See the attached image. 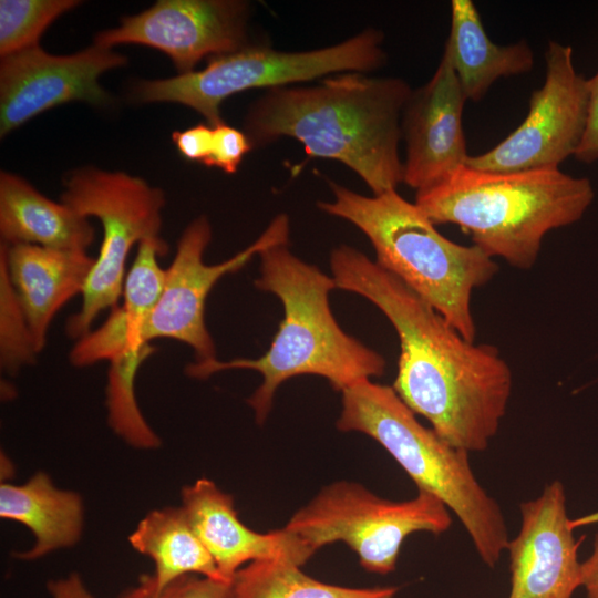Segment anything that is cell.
Segmentation results:
<instances>
[{"instance_id": "13", "label": "cell", "mask_w": 598, "mask_h": 598, "mask_svg": "<svg viewBox=\"0 0 598 598\" xmlns=\"http://www.w3.org/2000/svg\"><path fill=\"white\" fill-rule=\"evenodd\" d=\"M126 56L93 44L70 55H53L39 45L1 58L0 134L4 136L56 105L81 101L107 102L99 83L105 71L122 66Z\"/></svg>"}, {"instance_id": "12", "label": "cell", "mask_w": 598, "mask_h": 598, "mask_svg": "<svg viewBox=\"0 0 598 598\" xmlns=\"http://www.w3.org/2000/svg\"><path fill=\"white\" fill-rule=\"evenodd\" d=\"M249 4L238 0H159L147 10L101 31L94 43L112 48L134 43L167 54L179 74L195 71L204 58L248 47Z\"/></svg>"}, {"instance_id": "28", "label": "cell", "mask_w": 598, "mask_h": 598, "mask_svg": "<svg viewBox=\"0 0 598 598\" xmlns=\"http://www.w3.org/2000/svg\"><path fill=\"white\" fill-rule=\"evenodd\" d=\"M172 140L184 157L205 164L210 155L213 126L197 124L182 132L176 131Z\"/></svg>"}, {"instance_id": "21", "label": "cell", "mask_w": 598, "mask_h": 598, "mask_svg": "<svg viewBox=\"0 0 598 598\" xmlns=\"http://www.w3.org/2000/svg\"><path fill=\"white\" fill-rule=\"evenodd\" d=\"M0 516L30 529L35 543L17 557L34 560L79 542L84 508L78 493L55 487L47 473L38 472L21 485L1 483Z\"/></svg>"}, {"instance_id": "18", "label": "cell", "mask_w": 598, "mask_h": 598, "mask_svg": "<svg viewBox=\"0 0 598 598\" xmlns=\"http://www.w3.org/2000/svg\"><path fill=\"white\" fill-rule=\"evenodd\" d=\"M167 245L159 237L138 243L137 255L125 278L123 303L114 307L105 322L78 340L70 352L74 367H87L101 360L110 363L141 355L147 358L154 350L144 341L142 329L159 299L166 276L157 257Z\"/></svg>"}, {"instance_id": "2", "label": "cell", "mask_w": 598, "mask_h": 598, "mask_svg": "<svg viewBox=\"0 0 598 598\" xmlns=\"http://www.w3.org/2000/svg\"><path fill=\"white\" fill-rule=\"evenodd\" d=\"M412 91L403 79L363 72L269 89L249 107L245 133L252 148L297 140L308 155L342 163L380 195L403 183L401 118Z\"/></svg>"}, {"instance_id": "1", "label": "cell", "mask_w": 598, "mask_h": 598, "mask_svg": "<svg viewBox=\"0 0 598 598\" xmlns=\"http://www.w3.org/2000/svg\"><path fill=\"white\" fill-rule=\"evenodd\" d=\"M338 289L379 308L400 340L392 388L451 445L485 451L504 417L513 374L498 349L467 341L433 307L362 251L341 245L330 255Z\"/></svg>"}, {"instance_id": "17", "label": "cell", "mask_w": 598, "mask_h": 598, "mask_svg": "<svg viewBox=\"0 0 598 598\" xmlns=\"http://www.w3.org/2000/svg\"><path fill=\"white\" fill-rule=\"evenodd\" d=\"M0 259L40 353L55 313L82 295L95 258L86 251L1 244Z\"/></svg>"}, {"instance_id": "16", "label": "cell", "mask_w": 598, "mask_h": 598, "mask_svg": "<svg viewBox=\"0 0 598 598\" xmlns=\"http://www.w3.org/2000/svg\"><path fill=\"white\" fill-rule=\"evenodd\" d=\"M181 498L193 530L227 581L252 561L285 559L301 567L315 555L285 527L267 533L247 527L234 498L208 478L184 486Z\"/></svg>"}, {"instance_id": "3", "label": "cell", "mask_w": 598, "mask_h": 598, "mask_svg": "<svg viewBox=\"0 0 598 598\" xmlns=\"http://www.w3.org/2000/svg\"><path fill=\"white\" fill-rule=\"evenodd\" d=\"M287 245L268 247L258 255L255 287L275 295L283 307V319L269 349L256 359L216 358L195 361L185 369L194 379L233 369L260 373L262 381L247 400L259 424L270 413L277 389L289 379L319 375L342 392L358 381L382 375L386 364L379 352L337 322L329 305V293L338 289L333 277L295 256Z\"/></svg>"}, {"instance_id": "19", "label": "cell", "mask_w": 598, "mask_h": 598, "mask_svg": "<svg viewBox=\"0 0 598 598\" xmlns=\"http://www.w3.org/2000/svg\"><path fill=\"white\" fill-rule=\"evenodd\" d=\"M87 217L40 194L25 179L0 175V236L2 244H29L52 249L86 251L94 240Z\"/></svg>"}, {"instance_id": "20", "label": "cell", "mask_w": 598, "mask_h": 598, "mask_svg": "<svg viewBox=\"0 0 598 598\" xmlns=\"http://www.w3.org/2000/svg\"><path fill=\"white\" fill-rule=\"evenodd\" d=\"M447 54L466 100L481 101L495 81L533 69L534 53L527 41L494 43L471 0H452Z\"/></svg>"}, {"instance_id": "5", "label": "cell", "mask_w": 598, "mask_h": 598, "mask_svg": "<svg viewBox=\"0 0 598 598\" xmlns=\"http://www.w3.org/2000/svg\"><path fill=\"white\" fill-rule=\"evenodd\" d=\"M333 200L324 213L348 220L370 240L375 262L433 307L467 341L475 342L472 295L498 265L476 245L444 237L415 203L398 192L364 196L329 182Z\"/></svg>"}, {"instance_id": "8", "label": "cell", "mask_w": 598, "mask_h": 598, "mask_svg": "<svg viewBox=\"0 0 598 598\" xmlns=\"http://www.w3.org/2000/svg\"><path fill=\"white\" fill-rule=\"evenodd\" d=\"M452 518L446 505L419 491L409 501L384 499L363 485L339 481L327 485L299 508L285 528L313 554L342 542L368 571L386 575L396 567L403 542L413 533L446 532Z\"/></svg>"}, {"instance_id": "11", "label": "cell", "mask_w": 598, "mask_h": 598, "mask_svg": "<svg viewBox=\"0 0 598 598\" xmlns=\"http://www.w3.org/2000/svg\"><path fill=\"white\" fill-rule=\"evenodd\" d=\"M289 235V218L280 214L246 249L223 262L207 265L203 257L212 239V226L205 216L195 218L184 229L166 269L162 295L142 329L144 341L174 339L193 349L195 361L216 359L215 343L205 323L209 292L220 278L243 268L255 255L288 244Z\"/></svg>"}, {"instance_id": "26", "label": "cell", "mask_w": 598, "mask_h": 598, "mask_svg": "<svg viewBox=\"0 0 598 598\" xmlns=\"http://www.w3.org/2000/svg\"><path fill=\"white\" fill-rule=\"evenodd\" d=\"M121 598H233L231 581L217 580L199 575H186L155 591L143 575L138 585Z\"/></svg>"}, {"instance_id": "6", "label": "cell", "mask_w": 598, "mask_h": 598, "mask_svg": "<svg viewBox=\"0 0 598 598\" xmlns=\"http://www.w3.org/2000/svg\"><path fill=\"white\" fill-rule=\"evenodd\" d=\"M342 432L377 441L417 486L441 499L463 524L481 559L495 567L509 538L497 502L477 482L468 452L422 425L394 389L361 380L341 392Z\"/></svg>"}, {"instance_id": "10", "label": "cell", "mask_w": 598, "mask_h": 598, "mask_svg": "<svg viewBox=\"0 0 598 598\" xmlns=\"http://www.w3.org/2000/svg\"><path fill=\"white\" fill-rule=\"evenodd\" d=\"M545 64V81L533 91L520 125L465 165L491 172L559 168L576 154L587 124L588 79L576 71L570 45L549 41Z\"/></svg>"}, {"instance_id": "31", "label": "cell", "mask_w": 598, "mask_h": 598, "mask_svg": "<svg viewBox=\"0 0 598 598\" xmlns=\"http://www.w3.org/2000/svg\"><path fill=\"white\" fill-rule=\"evenodd\" d=\"M581 587L586 590V598H598V534L591 555L581 563Z\"/></svg>"}, {"instance_id": "14", "label": "cell", "mask_w": 598, "mask_h": 598, "mask_svg": "<svg viewBox=\"0 0 598 598\" xmlns=\"http://www.w3.org/2000/svg\"><path fill=\"white\" fill-rule=\"evenodd\" d=\"M519 509V532L506 548L508 598H573L581 586V563L564 485L551 482L537 498L522 503Z\"/></svg>"}, {"instance_id": "27", "label": "cell", "mask_w": 598, "mask_h": 598, "mask_svg": "<svg viewBox=\"0 0 598 598\" xmlns=\"http://www.w3.org/2000/svg\"><path fill=\"white\" fill-rule=\"evenodd\" d=\"M250 150L252 146L246 133L223 122L213 126L210 155L204 165L234 174Z\"/></svg>"}, {"instance_id": "15", "label": "cell", "mask_w": 598, "mask_h": 598, "mask_svg": "<svg viewBox=\"0 0 598 598\" xmlns=\"http://www.w3.org/2000/svg\"><path fill=\"white\" fill-rule=\"evenodd\" d=\"M466 101L443 52L433 76L412 91L402 113L404 184L420 192L466 164L470 155L462 120Z\"/></svg>"}, {"instance_id": "29", "label": "cell", "mask_w": 598, "mask_h": 598, "mask_svg": "<svg viewBox=\"0 0 598 598\" xmlns=\"http://www.w3.org/2000/svg\"><path fill=\"white\" fill-rule=\"evenodd\" d=\"M589 102L586 130L574 157L585 164L598 161V71L588 79Z\"/></svg>"}, {"instance_id": "22", "label": "cell", "mask_w": 598, "mask_h": 598, "mask_svg": "<svg viewBox=\"0 0 598 598\" xmlns=\"http://www.w3.org/2000/svg\"><path fill=\"white\" fill-rule=\"evenodd\" d=\"M128 543L133 549L153 560L155 571L147 578L155 591L186 575L227 581L181 506L150 512L128 536Z\"/></svg>"}, {"instance_id": "24", "label": "cell", "mask_w": 598, "mask_h": 598, "mask_svg": "<svg viewBox=\"0 0 598 598\" xmlns=\"http://www.w3.org/2000/svg\"><path fill=\"white\" fill-rule=\"evenodd\" d=\"M80 2L74 0H1V58L39 45L44 30Z\"/></svg>"}, {"instance_id": "25", "label": "cell", "mask_w": 598, "mask_h": 598, "mask_svg": "<svg viewBox=\"0 0 598 598\" xmlns=\"http://www.w3.org/2000/svg\"><path fill=\"white\" fill-rule=\"evenodd\" d=\"M38 351L28 322L9 281L6 265L0 259V367L14 375L33 364Z\"/></svg>"}, {"instance_id": "23", "label": "cell", "mask_w": 598, "mask_h": 598, "mask_svg": "<svg viewBox=\"0 0 598 598\" xmlns=\"http://www.w3.org/2000/svg\"><path fill=\"white\" fill-rule=\"evenodd\" d=\"M399 587L351 588L319 581L285 559L252 561L231 579L233 598H394Z\"/></svg>"}, {"instance_id": "9", "label": "cell", "mask_w": 598, "mask_h": 598, "mask_svg": "<svg viewBox=\"0 0 598 598\" xmlns=\"http://www.w3.org/2000/svg\"><path fill=\"white\" fill-rule=\"evenodd\" d=\"M61 202L87 218L96 217L103 228L102 245L82 292L81 309L65 323L66 334L79 340L91 331L102 310L117 306L133 245L159 237L165 194L140 177L85 167L66 177Z\"/></svg>"}, {"instance_id": "30", "label": "cell", "mask_w": 598, "mask_h": 598, "mask_svg": "<svg viewBox=\"0 0 598 598\" xmlns=\"http://www.w3.org/2000/svg\"><path fill=\"white\" fill-rule=\"evenodd\" d=\"M48 590L52 598H94L78 574L49 581Z\"/></svg>"}, {"instance_id": "7", "label": "cell", "mask_w": 598, "mask_h": 598, "mask_svg": "<svg viewBox=\"0 0 598 598\" xmlns=\"http://www.w3.org/2000/svg\"><path fill=\"white\" fill-rule=\"evenodd\" d=\"M382 31L368 28L337 44L298 52L248 45L209 59L198 71L143 81L134 94L141 102H173L205 117L208 125L223 123L220 105L229 96L251 89L289 86L342 72L369 73L386 60Z\"/></svg>"}, {"instance_id": "4", "label": "cell", "mask_w": 598, "mask_h": 598, "mask_svg": "<svg viewBox=\"0 0 598 598\" xmlns=\"http://www.w3.org/2000/svg\"><path fill=\"white\" fill-rule=\"evenodd\" d=\"M595 198L591 182L559 168L491 172L464 165L416 192L434 225L454 224L493 259L532 268L544 237L578 221Z\"/></svg>"}]
</instances>
